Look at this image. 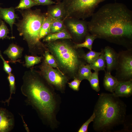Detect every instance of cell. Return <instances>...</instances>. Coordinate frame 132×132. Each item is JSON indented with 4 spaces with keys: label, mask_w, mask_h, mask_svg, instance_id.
Masks as SVG:
<instances>
[{
    "label": "cell",
    "mask_w": 132,
    "mask_h": 132,
    "mask_svg": "<svg viewBox=\"0 0 132 132\" xmlns=\"http://www.w3.org/2000/svg\"><path fill=\"white\" fill-rule=\"evenodd\" d=\"M91 17L88 22L90 33L97 38L132 49V11L125 4H106Z\"/></svg>",
    "instance_id": "6da1fadb"
},
{
    "label": "cell",
    "mask_w": 132,
    "mask_h": 132,
    "mask_svg": "<svg viewBox=\"0 0 132 132\" xmlns=\"http://www.w3.org/2000/svg\"><path fill=\"white\" fill-rule=\"evenodd\" d=\"M42 78L39 72L33 69L26 71L23 77L21 91L44 123L55 129L59 124L56 116L60 103V97Z\"/></svg>",
    "instance_id": "7a4b0ae2"
},
{
    "label": "cell",
    "mask_w": 132,
    "mask_h": 132,
    "mask_svg": "<svg viewBox=\"0 0 132 132\" xmlns=\"http://www.w3.org/2000/svg\"><path fill=\"white\" fill-rule=\"evenodd\" d=\"M126 107L119 97L113 93H101L93 112L94 130L98 132H110L114 127L123 124L126 119Z\"/></svg>",
    "instance_id": "3957f363"
},
{
    "label": "cell",
    "mask_w": 132,
    "mask_h": 132,
    "mask_svg": "<svg viewBox=\"0 0 132 132\" xmlns=\"http://www.w3.org/2000/svg\"><path fill=\"white\" fill-rule=\"evenodd\" d=\"M22 19L16 24L20 36L27 43L30 52L32 55L43 53L47 50L45 44L40 41L39 33L41 27L47 15L41 10L30 9L18 10Z\"/></svg>",
    "instance_id": "277c9868"
},
{
    "label": "cell",
    "mask_w": 132,
    "mask_h": 132,
    "mask_svg": "<svg viewBox=\"0 0 132 132\" xmlns=\"http://www.w3.org/2000/svg\"><path fill=\"white\" fill-rule=\"evenodd\" d=\"M70 39H63L47 42V50L54 57L58 66L72 78L76 77L80 65L81 55L74 47Z\"/></svg>",
    "instance_id": "5b68a950"
},
{
    "label": "cell",
    "mask_w": 132,
    "mask_h": 132,
    "mask_svg": "<svg viewBox=\"0 0 132 132\" xmlns=\"http://www.w3.org/2000/svg\"><path fill=\"white\" fill-rule=\"evenodd\" d=\"M106 0H63L65 12L64 19L72 18L85 20L91 17L99 4Z\"/></svg>",
    "instance_id": "8992f818"
},
{
    "label": "cell",
    "mask_w": 132,
    "mask_h": 132,
    "mask_svg": "<svg viewBox=\"0 0 132 132\" xmlns=\"http://www.w3.org/2000/svg\"><path fill=\"white\" fill-rule=\"evenodd\" d=\"M39 72L43 78L51 86L62 93L65 92L68 78L60 70L54 69L43 60L40 66Z\"/></svg>",
    "instance_id": "52a82bcc"
},
{
    "label": "cell",
    "mask_w": 132,
    "mask_h": 132,
    "mask_svg": "<svg viewBox=\"0 0 132 132\" xmlns=\"http://www.w3.org/2000/svg\"><path fill=\"white\" fill-rule=\"evenodd\" d=\"M118 63L115 77L119 81L132 80V49L118 53Z\"/></svg>",
    "instance_id": "ba28073f"
},
{
    "label": "cell",
    "mask_w": 132,
    "mask_h": 132,
    "mask_svg": "<svg viewBox=\"0 0 132 132\" xmlns=\"http://www.w3.org/2000/svg\"><path fill=\"white\" fill-rule=\"evenodd\" d=\"M65 28L76 43L83 42L89 33L88 22L85 20L67 18L64 20Z\"/></svg>",
    "instance_id": "9c48e42d"
},
{
    "label": "cell",
    "mask_w": 132,
    "mask_h": 132,
    "mask_svg": "<svg viewBox=\"0 0 132 132\" xmlns=\"http://www.w3.org/2000/svg\"><path fill=\"white\" fill-rule=\"evenodd\" d=\"M103 50L106 62V72L111 73L116 68L118 53L113 48L108 46L105 47Z\"/></svg>",
    "instance_id": "30bf717a"
},
{
    "label": "cell",
    "mask_w": 132,
    "mask_h": 132,
    "mask_svg": "<svg viewBox=\"0 0 132 132\" xmlns=\"http://www.w3.org/2000/svg\"><path fill=\"white\" fill-rule=\"evenodd\" d=\"M14 120L13 114L6 109L0 108V132H8L13 128Z\"/></svg>",
    "instance_id": "8fae6325"
},
{
    "label": "cell",
    "mask_w": 132,
    "mask_h": 132,
    "mask_svg": "<svg viewBox=\"0 0 132 132\" xmlns=\"http://www.w3.org/2000/svg\"><path fill=\"white\" fill-rule=\"evenodd\" d=\"M112 93L119 97L128 98L130 97L132 95V80L119 81Z\"/></svg>",
    "instance_id": "7c38bea8"
},
{
    "label": "cell",
    "mask_w": 132,
    "mask_h": 132,
    "mask_svg": "<svg viewBox=\"0 0 132 132\" xmlns=\"http://www.w3.org/2000/svg\"><path fill=\"white\" fill-rule=\"evenodd\" d=\"M0 18L4 20L10 25L12 35L13 26L15 23V19L19 17L15 14L14 8L13 7L9 8H2L0 7Z\"/></svg>",
    "instance_id": "4fadbf2b"
},
{
    "label": "cell",
    "mask_w": 132,
    "mask_h": 132,
    "mask_svg": "<svg viewBox=\"0 0 132 132\" xmlns=\"http://www.w3.org/2000/svg\"><path fill=\"white\" fill-rule=\"evenodd\" d=\"M46 12L55 20H63L65 16V11L62 2L49 5Z\"/></svg>",
    "instance_id": "5bb4252c"
},
{
    "label": "cell",
    "mask_w": 132,
    "mask_h": 132,
    "mask_svg": "<svg viewBox=\"0 0 132 132\" xmlns=\"http://www.w3.org/2000/svg\"><path fill=\"white\" fill-rule=\"evenodd\" d=\"M23 48L17 45L12 43L3 52L10 59L11 62L15 63L21 57Z\"/></svg>",
    "instance_id": "9a60e30c"
},
{
    "label": "cell",
    "mask_w": 132,
    "mask_h": 132,
    "mask_svg": "<svg viewBox=\"0 0 132 132\" xmlns=\"http://www.w3.org/2000/svg\"><path fill=\"white\" fill-rule=\"evenodd\" d=\"M119 82L115 77L111 74V73L105 72L103 79V85L106 90L113 93Z\"/></svg>",
    "instance_id": "2e32d148"
},
{
    "label": "cell",
    "mask_w": 132,
    "mask_h": 132,
    "mask_svg": "<svg viewBox=\"0 0 132 132\" xmlns=\"http://www.w3.org/2000/svg\"><path fill=\"white\" fill-rule=\"evenodd\" d=\"M63 39H72L71 35L66 29L59 32L50 33L44 38L43 41L48 42Z\"/></svg>",
    "instance_id": "e0dca14e"
},
{
    "label": "cell",
    "mask_w": 132,
    "mask_h": 132,
    "mask_svg": "<svg viewBox=\"0 0 132 132\" xmlns=\"http://www.w3.org/2000/svg\"><path fill=\"white\" fill-rule=\"evenodd\" d=\"M101 53L99 56L94 61L89 64V66L91 69L94 71L99 72L101 70L105 71L106 67V61L103 49L101 51Z\"/></svg>",
    "instance_id": "ac0fdd59"
},
{
    "label": "cell",
    "mask_w": 132,
    "mask_h": 132,
    "mask_svg": "<svg viewBox=\"0 0 132 132\" xmlns=\"http://www.w3.org/2000/svg\"><path fill=\"white\" fill-rule=\"evenodd\" d=\"M91 69L89 64L85 65L84 63L80 66L76 77L81 81L84 79L89 80L91 75Z\"/></svg>",
    "instance_id": "d6986e66"
},
{
    "label": "cell",
    "mask_w": 132,
    "mask_h": 132,
    "mask_svg": "<svg viewBox=\"0 0 132 132\" xmlns=\"http://www.w3.org/2000/svg\"><path fill=\"white\" fill-rule=\"evenodd\" d=\"M97 38L95 35L89 33L86 36L83 42L79 43H74V47L76 49L85 47L91 50L93 42Z\"/></svg>",
    "instance_id": "ffe728a7"
},
{
    "label": "cell",
    "mask_w": 132,
    "mask_h": 132,
    "mask_svg": "<svg viewBox=\"0 0 132 132\" xmlns=\"http://www.w3.org/2000/svg\"><path fill=\"white\" fill-rule=\"evenodd\" d=\"M54 20L47 14V16L40 29L39 33V39L40 40L45 36V32L50 29L51 24Z\"/></svg>",
    "instance_id": "44dd1931"
},
{
    "label": "cell",
    "mask_w": 132,
    "mask_h": 132,
    "mask_svg": "<svg viewBox=\"0 0 132 132\" xmlns=\"http://www.w3.org/2000/svg\"><path fill=\"white\" fill-rule=\"evenodd\" d=\"M65 29L63 20L55 19L50 27V33L59 32Z\"/></svg>",
    "instance_id": "7402d4cb"
},
{
    "label": "cell",
    "mask_w": 132,
    "mask_h": 132,
    "mask_svg": "<svg viewBox=\"0 0 132 132\" xmlns=\"http://www.w3.org/2000/svg\"><path fill=\"white\" fill-rule=\"evenodd\" d=\"M101 53V52H98L92 50H90L86 53L81 54L80 57L89 64L96 59Z\"/></svg>",
    "instance_id": "603a6c76"
},
{
    "label": "cell",
    "mask_w": 132,
    "mask_h": 132,
    "mask_svg": "<svg viewBox=\"0 0 132 132\" xmlns=\"http://www.w3.org/2000/svg\"><path fill=\"white\" fill-rule=\"evenodd\" d=\"M98 75L99 72L94 71V72L92 73L88 80L92 88L97 92L100 90Z\"/></svg>",
    "instance_id": "cb8c5ba5"
},
{
    "label": "cell",
    "mask_w": 132,
    "mask_h": 132,
    "mask_svg": "<svg viewBox=\"0 0 132 132\" xmlns=\"http://www.w3.org/2000/svg\"><path fill=\"white\" fill-rule=\"evenodd\" d=\"M24 58L25 60L24 66L27 68H29L40 63L41 62L42 57L26 55Z\"/></svg>",
    "instance_id": "d4e9b609"
},
{
    "label": "cell",
    "mask_w": 132,
    "mask_h": 132,
    "mask_svg": "<svg viewBox=\"0 0 132 132\" xmlns=\"http://www.w3.org/2000/svg\"><path fill=\"white\" fill-rule=\"evenodd\" d=\"M9 83L10 87V95L8 99L5 101H2V102L5 103H7L8 105L10 101L11 100V95L13 94H15V92L16 88L15 77L11 73L8 74L7 77Z\"/></svg>",
    "instance_id": "484cf974"
},
{
    "label": "cell",
    "mask_w": 132,
    "mask_h": 132,
    "mask_svg": "<svg viewBox=\"0 0 132 132\" xmlns=\"http://www.w3.org/2000/svg\"><path fill=\"white\" fill-rule=\"evenodd\" d=\"M39 5L33 0H21L18 5L15 9L21 10L30 9L32 7Z\"/></svg>",
    "instance_id": "4316f807"
},
{
    "label": "cell",
    "mask_w": 132,
    "mask_h": 132,
    "mask_svg": "<svg viewBox=\"0 0 132 132\" xmlns=\"http://www.w3.org/2000/svg\"><path fill=\"white\" fill-rule=\"evenodd\" d=\"M43 55L44 60L48 64L53 68H56L60 70L54 56L48 50L44 52Z\"/></svg>",
    "instance_id": "83f0119b"
},
{
    "label": "cell",
    "mask_w": 132,
    "mask_h": 132,
    "mask_svg": "<svg viewBox=\"0 0 132 132\" xmlns=\"http://www.w3.org/2000/svg\"><path fill=\"white\" fill-rule=\"evenodd\" d=\"M9 33V30L4 22L1 21V23L0 25V39L3 40L4 39H13L14 37H10L7 35Z\"/></svg>",
    "instance_id": "f1b7e54d"
},
{
    "label": "cell",
    "mask_w": 132,
    "mask_h": 132,
    "mask_svg": "<svg viewBox=\"0 0 132 132\" xmlns=\"http://www.w3.org/2000/svg\"><path fill=\"white\" fill-rule=\"evenodd\" d=\"M95 118V114L93 113L89 118L84 123L78 130V132H87L89 124L93 121Z\"/></svg>",
    "instance_id": "f546056e"
},
{
    "label": "cell",
    "mask_w": 132,
    "mask_h": 132,
    "mask_svg": "<svg viewBox=\"0 0 132 132\" xmlns=\"http://www.w3.org/2000/svg\"><path fill=\"white\" fill-rule=\"evenodd\" d=\"M81 81L77 77H75L73 80L68 83L69 86L74 91H78L79 90V86Z\"/></svg>",
    "instance_id": "4dcf8cb0"
},
{
    "label": "cell",
    "mask_w": 132,
    "mask_h": 132,
    "mask_svg": "<svg viewBox=\"0 0 132 132\" xmlns=\"http://www.w3.org/2000/svg\"><path fill=\"white\" fill-rule=\"evenodd\" d=\"M2 60L3 64V69L5 72L9 74L11 73L12 69L9 64V62L5 60L2 56L0 57Z\"/></svg>",
    "instance_id": "1f68e13d"
},
{
    "label": "cell",
    "mask_w": 132,
    "mask_h": 132,
    "mask_svg": "<svg viewBox=\"0 0 132 132\" xmlns=\"http://www.w3.org/2000/svg\"><path fill=\"white\" fill-rule=\"evenodd\" d=\"M39 5H50L56 3L52 0H33Z\"/></svg>",
    "instance_id": "d6a6232c"
},
{
    "label": "cell",
    "mask_w": 132,
    "mask_h": 132,
    "mask_svg": "<svg viewBox=\"0 0 132 132\" xmlns=\"http://www.w3.org/2000/svg\"><path fill=\"white\" fill-rule=\"evenodd\" d=\"M61 0H56V3H58L60 2L61 1Z\"/></svg>",
    "instance_id": "836d02e7"
},
{
    "label": "cell",
    "mask_w": 132,
    "mask_h": 132,
    "mask_svg": "<svg viewBox=\"0 0 132 132\" xmlns=\"http://www.w3.org/2000/svg\"><path fill=\"white\" fill-rule=\"evenodd\" d=\"M2 56V55H1V51L0 50V57H1Z\"/></svg>",
    "instance_id": "e575fe53"
},
{
    "label": "cell",
    "mask_w": 132,
    "mask_h": 132,
    "mask_svg": "<svg viewBox=\"0 0 132 132\" xmlns=\"http://www.w3.org/2000/svg\"><path fill=\"white\" fill-rule=\"evenodd\" d=\"M1 20H0V25L1 24Z\"/></svg>",
    "instance_id": "d590c367"
}]
</instances>
